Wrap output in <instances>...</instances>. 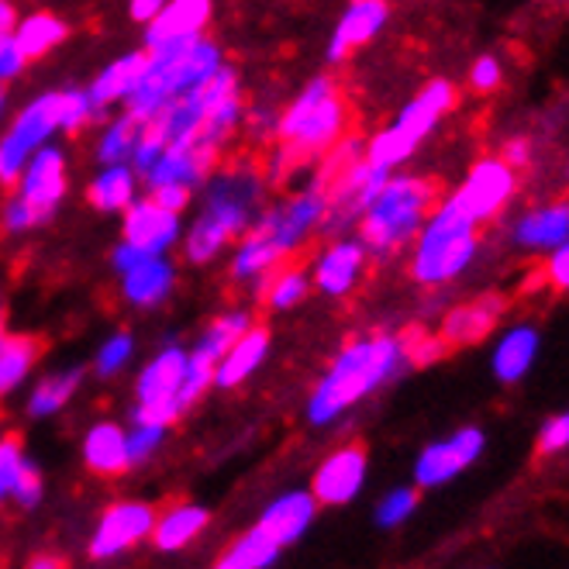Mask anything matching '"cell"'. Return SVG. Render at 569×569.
<instances>
[{
  "label": "cell",
  "mask_w": 569,
  "mask_h": 569,
  "mask_svg": "<svg viewBox=\"0 0 569 569\" xmlns=\"http://www.w3.org/2000/svg\"><path fill=\"white\" fill-rule=\"evenodd\" d=\"M162 8H166V0H128V18L136 24H149Z\"/></svg>",
  "instance_id": "50"
},
{
  "label": "cell",
  "mask_w": 569,
  "mask_h": 569,
  "mask_svg": "<svg viewBox=\"0 0 569 569\" xmlns=\"http://www.w3.org/2000/svg\"><path fill=\"white\" fill-rule=\"evenodd\" d=\"M166 425H152V421H136L128 431V452H131V466H139V462H149L162 442H166Z\"/></svg>",
  "instance_id": "41"
},
{
  "label": "cell",
  "mask_w": 569,
  "mask_h": 569,
  "mask_svg": "<svg viewBox=\"0 0 569 569\" xmlns=\"http://www.w3.org/2000/svg\"><path fill=\"white\" fill-rule=\"evenodd\" d=\"M83 466L93 477H121L131 470L128 431L114 421H97L83 435Z\"/></svg>",
  "instance_id": "25"
},
{
  "label": "cell",
  "mask_w": 569,
  "mask_h": 569,
  "mask_svg": "<svg viewBox=\"0 0 569 569\" xmlns=\"http://www.w3.org/2000/svg\"><path fill=\"white\" fill-rule=\"evenodd\" d=\"M505 162H511L515 170H525V166L531 162V142L528 139H515L505 146Z\"/></svg>",
  "instance_id": "51"
},
{
  "label": "cell",
  "mask_w": 569,
  "mask_h": 569,
  "mask_svg": "<svg viewBox=\"0 0 569 569\" xmlns=\"http://www.w3.org/2000/svg\"><path fill=\"white\" fill-rule=\"evenodd\" d=\"M208 525H211V515L200 505H173L170 511L156 515L149 539H152L156 552H180L190 542H197Z\"/></svg>",
  "instance_id": "31"
},
{
  "label": "cell",
  "mask_w": 569,
  "mask_h": 569,
  "mask_svg": "<svg viewBox=\"0 0 569 569\" xmlns=\"http://www.w3.org/2000/svg\"><path fill=\"white\" fill-rule=\"evenodd\" d=\"M415 511H418V490H411V487H397V490H390V493L380 500V505H377V525L397 528V525H405Z\"/></svg>",
  "instance_id": "42"
},
{
  "label": "cell",
  "mask_w": 569,
  "mask_h": 569,
  "mask_svg": "<svg viewBox=\"0 0 569 569\" xmlns=\"http://www.w3.org/2000/svg\"><path fill=\"white\" fill-rule=\"evenodd\" d=\"M70 36V24H66L59 14L52 11H36V14H24L14 28V42L21 46V52L31 59H42L49 56L52 49H59Z\"/></svg>",
  "instance_id": "33"
},
{
  "label": "cell",
  "mask_w": 569,
  "mask_h": 569,
  "mask_svg": "<svg viewBox=\"0 0 569 569\" xmlns=\"http://www.w3.org/2000/svg\"><path fill=\"white\" fill-rule=\"evenodd\" d=\"M487 449V435L480 428H459L446 439L431 442L418 452L415 459V483L421 490H435V487H446L452 483L459 473H466L470 466L483 456Z\"/></svg>",
  "instance_id": "12"
},
{
  "label": "cell",
  "mask_w": 569,
  "mask_h": 569,
  "mask_svg": "<svg viewBox=\"0 0 569 569\" xmlns=\"http://www.w3.org/2000/svg\"><path fill=\"white\" fill-rule=\"evenodd\" d=\"M139 173L131 162H108L100 166L97 177L87 183V200L90 208L100 214H121L131 200L139 197Z\"/></svg>",
  "instance_id": "30"
},
{
  "label": "cell",
  "mask_w": 569,
  "mask_h": 569,
  "mask_svg": "<svg viewBox=\"0 0 569 569\" xmlns=\"http://www.w3.org/2000/svg\"><path fill=\"white\" fill-rule=\"evenodd\" d=\"M505 311H508V300L500 297V293L466 300V305H459V308H452V311L446 315L439 339L446 342V349L477 346V342H483L487 335L500 325Z\"/></svg>",
  "instance_id": "21"
},
{
  "label": "cell",
  "mask_w": 569,
  "mask_h": 569,
  "mask_svg": "<svg viewBox=\"0 0 569 569\" xmlns=\"http://www.w3.org/2000/svg\"><path fill=\"white\" fill-rule=\"evenodd\" d=\"M566 449H569V411H559L539 431V456H556Z\"/></svg>",
  "instance_id": "46"
},
{
  "label": "cell",
  "mask_w": 569,
  "mask_h": 569,
  "mask_svg": "<svg viewBox=\"0 0 569 569\" xmlns=\"http://www.w3.org/2000/svg\"><path fill=\"white\" fill-rule=\"evenodd\" d=\"M121 277V297L131 308H156L177 287V266L166 256H146Z\"/></svg>",
  "instance_id": "24"
},
{
  "label": "cell",
  "mask_w": 569,
  "mask_h": 569,
  "mask_svg": "<svg viewBox=\"0 0 569 569\" xmlns=\"http://www.w3.org/2000/svg\"><path fill=\"white\" fill-rule=\"evenodd\" d=\"M366 470H370L366 449H359V446L335 449L331 456L321 459V466L315 470V480H311L315 500L318 505H328V508L349 505V500H356L366 487Z\"/></svg>",
  "instance_id": "17"
},
{
  "label": "cell",
  "mask_w": 569,
  "mask_h": 569,
  "mask_svg": "<svg viewBox=\"0 0 569 569\" xmlns=\"http://www.w3.org/2000/svg\"><path fill=\"white\" fill-rule=\"evenodd\" d=\"M328 218V187L321 177H315L311 187L297 190L293 197H287L283 204L259 211V224L270 231V239L280 246L283 256H293L300 246L311 239V231L321 228Z\"/></svg>",
  "instance_id": "10"
},
{
  "label": "cell",
  "mask_w": 569,
  "mask_h": 569,
  "mask_svg": "<svg viewBox=\"0 0 569 569\" xmlns=\"http://www.w3.org/2000/svg\"><path fill=\"white\" fill-rule=\"evenodd\" d=\"M142 124L136 114H118L104 124V131H100L97 139V162L108 166V162H131V156H136V146L142 139Z\"/></svg>",
  "instance_id": "37"
},
{
  "label": "cell",
  "mask_w": 569,
  "mask_h": 569,
  "mask_svg": "<svg viewBox=\"0 0 569 569\" xmlns=\"http://www.w3.org/2000/svg\"><path fill=\"white\" fill-rule=\"evenodd\" d=\"M83 383V370H56L46 373L28 393V415L31 418H52L73 400V393Z\"/></svg>",
  "instance_id": "34"
},
{
  "label": "cell",
  "mask_w": 569,
  "mask_h": 569,
  "mask_svg": "<svg viewBox=\"0 0 569 569\" xmlns=\"http://www.w3.org/2000/svg\"><path fill=\"white\" fill-rule=\"evenodd\" d=\"M218 156L221 152H211V149L197 146V142H170L159 152V159L142 173V180H146L149 190H156V187H187V190L197 193V187L214 173Z\"/></svg>",
  "instance_id": "18"
},
{
  "label": "cell",
  "mask_w": 569,
  "mask_h": 569,
  "mask_svg": "<svg viewBox=\"0 0 569 569\" xmlns=\"http://www.w3.org/2000/svg\"><path fill=\"white\" fill-rule=\"evenodd\" d=\"M480 252V224L462 214L452 197H446L439 208H431L425 224L415 236L411 252V277L421 287H442L462 277L473 266Z\"/></svg>",
  "instance_id": "6"
},
{
  "label": "cell",
  "mask_w": 569,
  "mask_h": 569,
  "mask_svg": "<svg viewBox=\"0 0 569 569\" xmlns=\"http://www.w3.org/2000/svg\"><path fill=\"white\" fill-rule=\"evenodd\" d=\"M214 0H166V8L146 24V52H166L204 36Z\"/></svg>",
  "instance_id": "16"
},
{
  "label": "cell",
  "mask_w": 569,
  "mask_h": 569,
  "mask_svg": "<svg viewBox=\"0 0 569 569\" xmlns=\"http://www.w3.org/2000/svg\"><path fill=\"white\" fill-rule=\"evenodd\" d=\"M59 131V90L39 93L14 114L0 136V187H14L24 162Z\"/></svg>",
  "instance_id": "9"
},
{
  "label": "cell",
  "mask_w": 569,
  "mask_h": 569,
  "mask_svg": "<svg viewBox=\"0 0 569 569\" xmlns=\"http://www.w3.org/2000/svg\"><path fill=\"white\" fill-rule=\"evenodd\" d=\"M24 449H21V442L18 439H0V500H11V490H14V483H18V477H21V470H24Z\"/></svg>",
  "instance_id": "43"
},
{
  "label": "cell",
  "mask_w": 569,
  "mask_h": 569,
  "mask_svg": "<svg viewBox=\"0 0 569 569\" xmlns=\"http://www.w3.org/2000/svg\"><path fill=\"white\" fill-rule=\"evenodd\" d=\"M311 290V273H305L300 266H277L273 273H266L259 283L262 305L270 311H290L297 305H305V297Z\"/></svg>",
  "instance_id": "36"
},
{
  "label": "cell",
  "mask_w": 569,
  "mask_h": 569,
  "mask_svg": "<svg viewBox=\"0 0 569 569\" xmlns=\"http://www.w3.org/2000/svg\"><path fill=\"white\" fill-rule=\"evenodd\" d=\"M208 180L204 208L183 236V256L193 266H208L236 246L259 218L266 193V177L252 162H231Z\"/></svg>",
  "instance_id": "2"
},
{
  "label": "cell",
  "mask_w": 569,
  "mask_h": 569,
  "mask_svg": "<svg viewBox=\"0 0 569 569\" xmlns=\"http://www.w3.org/2000/svg\"><path fill=\"white\" fill-rule=\"evenodd\" d=\"M42 497H46V480L39 473V466L36 462H24V470L11 490V500L21 508V511H31V508H39L42 505Z\"/></svg>",
  "instance_id": "44"
},
{
  "label": "cell",
  "mask_w": 569,
  "mask_h": 569,
  "mask_svg": "<svg viewBox=\"0 0 569 569\" xmlns=\"http://www.w3.org/2000/svg\"><path fill=\"white\" fill-rule=\"evenodd\" d=\"M156 525V511L146 500H118L104 515L97 518V528L90 535V556L93 559H114L128 549L142 546Z\"/></svg>",
  "instance_id": "14"
},
{
  "label": "cell",
  "mask_w": 569,
  "mask_h": 569,
  "mask_svg": "<svg viewBox=\"0 0 569 569\" xmlns=\"http://www.w3.org/2000/svg\"><path fill=\"white\" fill-rule=\"evenodd\" d=\"M146 62H149V52H146V49H139V52H124V56H118L114 62H108L104 70H100V73L93 77V83L87 87V93H90V100H93L97 114H104V111L114 108V104H124L128 93L136 90V83L142 80Z\"/></svg>",
  "instance_id": "28"
},
{
  "label": "cell",
  "mask_w": 569,
  "mask_h": 569,
  "mask_svg": "<svg viewBox=\"0 0 569 569\" xmlns=\"http://www.w3.org/2000/svg\"><path fill=\"white\" fill-rule=\"evenodd\" d=\"M4 335H8L4 331V300H0V339H4Z\"/></svg>",
  "instance_id": "55"
},
{
  "label": "cell",
  "mask_w": 569,
  "mask_h": 569,
  "mask_svg": "<svg viewBox=\"0 0 569 569\" xmlns=\"http://www.w3.org/2000/svg\"><path fill=\"white\" fill-rule=\"evenodd\" d=\"M500 80H505V70H500L497 56H480V59L473 62V70H470V83H473V90L490 93V90H497V87H500Z\"/></svg>",
  "instance_id": "47"
},
{
  "label": "cell",
  "mask_w": 569,
  "mask_h": 569,
  "mask_svg": "<svg viewBox=\"0 0 569 569\" xmlns=\"http://www.w3.org/2000/svg\"><path fill=\"white\" fill-rule=\"evenodd\" d=\"M349 128V104L342 90L328 77H315L300 90L277 118V152L270 177L290 173L297 166L328 156L335 146L346 139Z\"/></svg>",
  "instance_id": "3"
},
{
  "label": "cell",
  "mask_w": 569,
  "mask_h": 569,
  "mask_svg": "<svg viewBox=\"0 0 569 569\" xmlns=\"http://www.w3.org/2000/svg\"><path fill=\"white\" fill-rule=\"evenodd\" d=\"M546 277L556 290L569 293V239L559 242L552 252H549V262H546Z\"/></svg>",
  "instance_id": "49"
},
{
  "label": "cell",
  "mask_w": 569,
  "mask_h": 569,
  "mask_svg": "<svg viewBox=\"0 0 569 569\" xmlns=\"http://www.w3.org/2000/svg\"><path fill=\"white\" fill-rule=\"evenodd\" d=\"M4 108H8V90H4V83H0V114H4Z\"/></svg>",
  "instance_id": "54"
},
{
  "label": "cell",
  "mask_w": 569,
  "mask_h": 569,
  "mask_svg": "<svg viewBox=\"0 0 569 569\" xmlns=\"http://www.w3.org/2000/svg\"><path fill=\"white\" fill-rule=\"evenodd\" d=\"M249 325H252V315L249 311H224L204 331H200V339H197V346L190 352L218 366V359L224 356V349L236 342Z\"/></svg>",
  "instance_id": "38"
},
{
  "label": "cell",
  "mask_w": 569,
  "mask_h": 569,
  "mask_svg": "<svg viewBox=\"0 0 569 569\" xmlns=\"http://www.w3.org/2000/svg\"><path fill=\"white\" fill-rule=\"evenodd\" d=\"M183 383H187V349L180 346L159 349L142 366V373L136 380V408H131V418L170 428L190 408L183 397Z\"/></svg>",
  "instance_id": "8"
},
{
  "label": "cell",
  "mask_w": 569,
  "mask_h": 569,
  "mask_svg": "<svg viewBox=\"0 0 569 569\" xmlns=\"http://www.w3.org/2000/svg\"><path fill=\"white\" fill-rule=\"evenodd\" d=\"M408 366V349L400 335L373 331L346 342L331 359L325 377L308 397V421L325 428L339 421L349 408L362 405L366 397L387 387Z\"/></svg>",
  "instance_id": "1"
},
{
  "label": "cell",
  "mask_w": 569,
  "mask_h": 569,
  "mask_svg": "<svg viewBox=\"0 0 569 569\" xmlns=\"http://www.w3.org/2000/svg\"><path fill=\"white\" fill-rule=\"evenodd\" d=\"M315 515H318V500L311 490H287L273 500V505H266V511L259 515L256 525L270 535L280 549H287L305 539L308 528L315 525Z\"/></svg>",
  "instance_id": "22"
},
{
  "label": "cell",
  "mask_w": 569,
  "mask_h": 569,
  "mask_svg": "<svg viewBox=\"0 0 569 569\" xmlns=\"http://www.w3.org/2000/svg\"><path fill=\"white\" fill-rule=\"evenodd\" d=\"M31 566H36V569H56V566H62L56 556H39V559H31Z\"/></svg>",
  "instance_id": "53"
},
{
  "label": "cell",
  "mask_w": 569,
  "mask_h": 569,
  "mask_svg": "<svg viewBox=\"0 0 569 569\" xmlns=\"http://www.w3.org/2000/svg\"><path fill=\"white\" fill-rule=\"evenodd\" d=\"M97 108L87 90H59V131L77 136L90 121H97Z\"/></svg>",
  "instance_id": "40"
},
{
  "label": "cell",
  "mask_w": 569,
  "mask_h": 569,
  "mask_svg": "<svg viewBox=\"0 0 569 569\" xmlns=\"http://www.w3.org/2000/svg\"><path fill=\"white\" fill-rule=\"evenodd\" d=\"M121 239L139 246L149 256H166L180 239H183V218L180 211L162 208L152 197H136L131 204L121 211Z\"/></svg>",
  "instance_id": "15"
},
{
  "label": "cell",
  "mask_w": 569,
  "mask_h": 569,
  "mask_svg": "<svg viewBox=\"0 0 569 569\" xmlns=\"http://www.w3.org/2000/svg\"><path fill=\"white\" fill-rule=\"evenodd\" d=\"M390 21V4L387 0H349V8L342 11L339 24H335L325 56L331 62L349 59L356 49L370 46Z\"/></svg>",
  "instance_id": "19"
},
{
  "label": "cell",
  "mask_w": 569,
  "mask_h": 569,
  "mask_svg": "<svg viewBox=\"0 0 569 569\" xmlns=\"http://www.w3.org/2000/svg\"><path fill=\"white\" fill-rule=\"evenodd\" d=\"M539 346H542V335L535 325H515L500 335V342L493 346V377L500 383H521L528 377V370L539 359Z\"/></svg>",
  "instance_id": "27"
},
{
  "label": "cell",
  "mask_w": 569,
  "mask_h": 569,
  "mask_svg": "<svg viewBox=\"0 0 569 569\" xmlns=\"http://www.w3.org/2000/svg\"><path fill=\"white\" fill-rule=\"evenodd\" d=\"M66 190H70V162H66V152L59 146L46 142L24 162V170L14 183V193L21 200H28L31 211H36L42 221H49L56 214V208L62 204Z\"/></svg>",
  "instance_id": "13"
},
{
  "label": "cell",
  "mask_w": 569,
  "mask_h": 569,
  "mask_svg": "<svg viewBox=\"0 0 569 569\" xmlns=\"http://www.w3.org/2000/svg\"><path fill=\"white\" fill-rule=\"evenodd\" d=\"M28 66V56L21 52V46L14 39H4L0 42V83H14Z\"/></svg>",
  "instance_id": "48"
},
{
  "label": "cell",
  "mask_w": 569,
  "mask_h": 569,
  "mask_svg": "<svg viewBox=\"0 0 569 569\" xmlns=\"http://www.w3.org/2000/svg\"><path fill=\"white\" fill-rule=\"evenodd\" d=\"M366 262H370V249H366L359 239H339L315 259L311 283L325 297H346L362 280Z\"/></svg>",
  "instance_id": "20"
},
{
  "label": "cell",
  "mask_w": 569,
  "mask_h": 569,
  "mask_svg": "<svg viewBox=\"0 0 569 569\" xmlns=\"http://www.w3.org/2000/svg\"><path fill=\"white\" fill-rule=\"evenodd\" d=\"M36 224H42V218L31 211L28 200H21L18 193L4 200V211H0V228H4L8 236H24V231H31Z\"/></svg>",
  "instance_id": "45"
},
{
  "label": "cell",
  "mask_w": 569,
  "mask_h": 569,
  "mask_svg": "<svg viewBox=\"0 0 569 569\" xmlns=\"http://www.w3.org/2000/svg\"><path fill=\"white\" fill-rule=\"evenodd\" d=\"M18 21H21L18 8L11 4V0H0V42H4V39H14Z\"/></svg>",
  "instance_id": "52"
},
{
  "label": "cell",
  "mask_w": 569,
  "mask_h": 569,
  "mask_svg": "<svg viewBox=\"0 0 569 569\" xmlns=\"http://www.w3.org/2000/svg\"><path fill=\"white\" fill-rule=\"evenodd\" d=\"M435 190L425 177H387L377 197L359 214V242L370 249V256H393L415 242L418 228L435 208Z\"/></svg>",
  "instance_id": "5"
},
{
  "label": "cell",
  "mask_w": 569,
  "mask_h": 569,
  "mask_svg": "<svg viewBox=\"0 0 569 569\" xmlns=\"http://www.w3.org/2000/svg\"><path fill=\"white\" fill-rule=\"evenodd\" d=\"M224 66L221 49L211 39H193L187 46L166 49V52H149V62L142 70V80L136 90L128 93L124 111L136 114L139 121L156 118L162 108H170L177 97L197 90L204 80H211Z\"/></svg>",
  "instance_id": "4"
},
{
  "label": "cell",
  "mask_w": 569,
  "mask_h": 569,
  "mask_svg": "<svg viewBox=\"0 0 569 569\" xmlns=\"http://www.w3.org/2000/svg\"><path fill=\"white\" fill-rule=\"evenodd\" d=\"M270 356V331L259 328V325H249L236 342L224 349V356L218 359L214 366V387H239L246 383L259 366Z\"/></svg>",
  "instance_id": "26"
},
{
  "label": "cell",
  "mask_w": 569,
  "mask_h": 569,
  "mask_svg": "<svg viewBox=\"0 0 569 569\" xmlns=\"http://www.w3.org/2000/svg\"><path fill=\"white\" fill-rule=\"evenodd\" d=\"M136 359V339H131L128 331H114L108 335V342H100L97 356H93V370L97 377H118L124 366Z\"/></svg>",
  "instance_id": "39"
},
{
  "label": "cell",
  "mask_w": 569,
  "mask_h": 569,
  "mask_svg": "<svg viewBox=\"0 0 569 569\" xmlns=\"http://www.w3.org/2000/svg\"><path fill=\"white\" fill-rule=\"evenodd\" d=\"M283 259L287 256L270 239V231H266L259 221H252V228L236 242V256H231V280L236 283H262V277L273 273Z\"/></svg>",
  "instance_id": "29"
},
{
  "label": "cell",
  "mask_w": 569,
  "mask_h": 569,
  "mask_svg": "<svg viewBox=\"0 0 569 569\" xmlns=\"http://www.w3.org/2000/svg\"><path fill=\"white\" fill-rule=\"evenodd\" d=\"M515 187H518L515 166L505 162V156H483L473 162V170L466 173V180L452 193V204L462 214H470L477 224H483V221H493L511 204Z\"/></svg>",
  "instance_id": "11"
},
{
  "label": "cell",
  "mask_w": 569,
  "mask_h": 569,
  "mask_svg": "<svg viewBox=\"0 0 569 569\" xmlns=\"http://www.w3.org/2000/svg\"><path fill=\"white\" fill-rule=\"evenodd\" d=\"M566 239H569V200H552V204L531 208L511 228V242L521 252H546L549 256Z\"/></svg>",
  "instance_id": "23"
},
{
  "label": "cell",
  "mask_w": 569,
  "mask_h": 569,
  "mask_svg": "<svg viewBox=\"0 0 569 569\" xmlns=\"http://www.w3.org/2000/svg\"><path fill=\"white\" fill-rule=\"evenodd\" d=\"M456 100H459V93L449 80H431L408 100L405 111L370 139L366 159H373L377 166H387V170L408 162L418 152V146L435 131V124L456 108Z\"/></svg>",
  "instance_id": "7"
},
{
  "label": "cell",
  "mask_w": 569,
  "mask_h": 569,
  "mask_svg": "<svg viewBox=\"0 0 569 569\" xmlns=\"http://www.w3.org/2000/svg\"><path fill=\"white\" fill-rule=\"evenodd\" d=\"M42 359V342L36 335H4L0 339V400L11 397Z\"/></svg>",
  "instance_id": "32"
},
{
  "label": "cell",
  "mask_w": 569,
  "mask_h": 569,
  "mask_svg": "<svg viewBox=\"0 0 569 569\" xmlns=\"http://www.w3.org/2000/svg\"><path fill=\"white\" fill-rule=\"evenodd\" d=\"M280 552L283 549L270 539V535H266L259 525H252L218 556V566L221 569H266L280 559Z\"/></svg>",
  "instance_id": "35"
}]
</instances>
